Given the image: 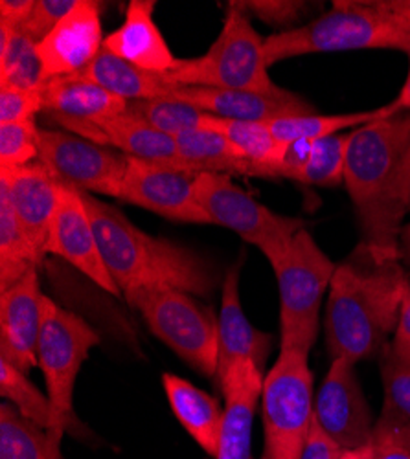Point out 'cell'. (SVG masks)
I'll return each mask as SVG.
<instances>
[{
    "label": "cell",
    "instance_id": "1",
    "mask_svg": "<svg viewBox=\"0 0 410 459\" xmlns=\"http://www.w3.org/2000/svg\"><path fill=\"white\" fill-rule=\"evenodd\" d=\"M408 294L405 264L374 254L361 241L337 264L329 285L324 327L331 359L357 364L381 353Z\"/></svg>",
    "mask_w": 410,
    "mask_h": 459
},
{
    "label": "cell",
    "instance_id": "2",
    "mask_svg": "<svg viewBox=\"0 0 410 459\" xmlns=\"http://www.w3.org/2000/svg\"><path fill=\"white\" fill-rule=\"evenodd\" d=\"M410 145V112L379 118L350 133L345 186L353 203L362 243L381 257H397L408 213L403 162Z\"/></svg>",
    "mask_w": 410,
    "mask_h": 459
},
{
    "label": "cell",
    "instance_id": "3",
    "mask_svg": "<svg viewBox=\"0 0 410 459\" xmlns=\"http://www.w3.org/2000/svg\"><path fill=\"white\" fill-rule=\"evenodd\" d=\"M82 194L103 263L122 296L140 289H179L206 298L215 290L219 273L210 259L184 245L142 232L118 208L85 191Z\"/></svg>",
    "mask_w": 410,
    "mask_h": 459
},
{
    "label": "cell",
    "instance_id": "4",
    "mask_svg": "<svg viewBox=\"0 0 410 459\" xmlns=\"http://www.w3.org/2000/svg\"><path fill=\"white\" fill-rule=\"evenodd\" d=\"M352 50H397L410 56V22L390 0L335 3L318 19L264 39L267 66L298 56Z\"/></svg>",
    "mask_w": 410,
    "mask_h": 459
},
{
    "label": "cell",
    "instance_id": "5",
    "mask_svg": "<svg viewBox=\"0 0 410 459\" xmlns=\"http://www.w3.org/2000/svg\"><path fill=\"white\" fill-rule=\"evenodd\" d=\"M262 254L273 266L280 292V350L310 353L318 338L320 305L337 264L306 228Z\"/></svg>",
    "mask_w": 410,
    "mask_h": 459
},
{
    "label": "cell",
    "instance_id": "6",
    "mask_svg": "<svg viewBox=\"0 0 410 459\" xmlns=\"http://www.w3.org/2000/svg\"><path fill=\"white\" fill-rule=\"evenodd\" d=\"M162 80L180 87H208L227 91L275 92L264 56V39L240 3H229L225 22L206 54L179 59Z\"/></svg>",
    "mask_w": 410,
    "mask_h": 459
},
{
    "label": "cell",
    "instance_id": "7",
    "mask_svg": "<svg viewBox=\"0 0 410 459\" xmlns=\"http://www.w3.org/2000/svg\"><path fill=\"white\" fill-rule=\"evenodd\" d=\"M124 298L179 359L201 375L217 378V316L208 305L179 289H140Z\"/></svg>",
    "mask_w": 410,
    "mask_h": 459
},
{
    "label": "cell",
    "instance_id": "8",
    "mask_svg": "<svg viewBox=\"0 0 410 459\" xmlns=\"http://www.w3.org/2000/svg\"><path fill=\"white\" fill-rule=\"evenodd\" d=\"M306 351L280 350L262 392L264 459H301L315 420L313 373Z\"/></svg>",
    "mask_w": 410,
    "mask_h": 459
},
{
    "label": "cell",
    "instance_id": "9",
    "mask_svg": "<svg viewBox=\"0 0 410 459\" xmlns=\"http://www.w3.org/2000/svg\"><path fill=\"white\" fill-rule=\"evenodd\" d=\"M96 346H100V334L82 316L45 296L37 366L45 375L54 413L50 434L59 443L74 419V388L78 375Z\"/></svg>",
    "mask_w": 410,
    "mask_h": 459
},
{
    "label": "cell",
    "instance_id": "10",
    "mask_svg": "<svg viewBox=\"0 0 410 459\" xmlns=\"http://www.w3.org/2000/svg\"><path fill=\"white\" fill-rule=\"evenodd\" d=\"M196 197L212 224L232 230L262 252L284 245L306 228L302 219L280 215L257 203L232 182L231 175L199 173L196 177Z\"/></svg>",
    "mask_w": 410,
    "mask_h": 459
},
{
    "label": "cell",
    "instance_id": "11",
    "mask_svg": "<svg viewBox=\"0 0 410 459\" xmlns=\"http://www.w3.org/2000/svg\"><path fill=\"white\" fill-rule=\"evenodd\" d=\"M39 162L59 184L96 197L120 199L129 157L66 131L39 127Z\"/></svg>",
    "mask_w": 410,
    "mask_h": 459
},
{
    "label": "cell",
    "instance_id": "12",
    "mask_svg": "<svg viewBox=\"0 0 410 459\" xmlns=\"http://www.w3.org/2000/svg\"><path fill=\"white\" fill-rule=\"evenodd\" d=\"M315 420L343 450L371 445L376 420L350 360H331L315 399Z\"/></svg>",
    "mask_w": 410,
    "mask_h": 459
},
{
    "label": "cell",
    "instance_id": "13",
    "mask_svg": "<svg viewBox=\"0 0 410 459\" xmlns=\"http://www.w3.org/2000/svg\"><path fill=\"white\" fill-rule=\"evenodd\" d=\"M196 177L184 169L129 159L118 201L135 204L168 221L212 224L197 203Z\"/></svg>",
    "mask_w": 410,
    "mask_h": 459
},
{
    "label": "cell",
    "instance_id": "14",
    "mask_svg": "<svg viewBox=\"0 0 410 459\" xmlns=\"http://www.w3.org/2000/svg\"><path fill=\"white\" fill-rule=\"evenodd\" d=\"M45 250L65 259L105 292L122 296L120 287L103 263L96 230L80 189L61 186V197L48 230Z\"/></svg>",
    "mask_w": 410,
    "mask_h": 459
},
{
    "label": "cell",
    "instance_id": "15",
    "mask_svg": "<svg viewBox=\"0 0 410 459\" xmlns=\"http://www.w3.org/2000/svg\"><path fill=\"white\" fill-rule=\"evenodd\" d=\"M103 41L100 4L78 0L74 10L37 43L45 82L83 72L101 52Z\"/></svg>",
    "mask_w": 410,
    "mask_h": 459
},
{
    "label": "cell",
    "instance_id": "16",
    "mask_svg": "<svg viewBox=\"0 0 410 459\" xmlns=\"http://www.w3.org/2000/svg\"><path fill=\"white\" fill-rule=\"evenodd\" d=\"M166 98L190 103L222 120L273 122L315 112V107L306 98L282 87L275 92H256L177 85Z\"/></svg>",
    "mask_w": 410,
    "mask_h": 459
},
{
    "label": "cell",
    "instance_id": "17",
    "mask_svg": "<svg viewBox=\"0 0 410 459\" xmlns=\"http://www.w3.org/2000/svg\"><path fill=\"white\" fill-rule=\"evenodd\" d=\"M45 294L39 273L0 290V359L24 373L37 366V342L43 324Z\"/></svg>",
    "mask_w": 410,
    "mask_h": 459
},
{
    "label": "cell",
    "instance_id": "18",
    "mask_svg": "<svg viewBox=\"0 0 410 459\" xmlns=\"http://www.w3.org/2000/svg\"><path fill=\"white\" fill-rule=\"evenodd\" d=\"M43 112L78 136L91 140L94 129L127 110V101L107 92L96 83L66 75L45 82L41 87Z\"/></svg>",
    "mask_w": 410,
    "mask_h": 459
},
{
    "label": "cell",
    "instance_id": "19",
    "mask_svg": "<svg viewBox=\"0 0 410 459\" xmlns=\"http://www.w3.org/2000/svg\"><path fill=\"white\" fill-rule=\"evenodd\" d=\"M264 378L266 373L252 360H238L219 380L225 395V417L215 459H252V427Z\"/></svg>",
    "mask_w": 410,
    "mask_h": 459
},
{
    "label": "cell",
    "instance_id": "20",
    "mask_svg": "<svg viewBox=\"0 0 410 459\" xmlns=\"http://www.w3.org/2000/svg\"><path fill=\"white\" fill-rule=\"evenodd\" d=\"M240 271L241 263L234 264L221 283V307L217 315V380H221L238 360H252L266 373V364L273 350V336L256 329L243 313Z\"/></svg>",
    "mask_w": 410,
    "mask_h": 459
},
{
    "label": "cell",
    "instance_id": "21",
    "mask_svg": "<svg viewBox=\"0 0 410 459\" xmlns=\"http://www.w3.org/2000/svg\"><path fill=\"white\" fill-rule=\"evenodd\" d=\"M61 186L39 160L19 169L0 171V187L8 191L22 228L43 255H47V238L59 204Z\"/></svg>",
    "mask_w": 410,
    "mask_h": 459
},
{
    "label": "cell",
    "instance_id": "22",
    "mask_svg": "<svg viewBox=\"0 0 410 459\" xmlns=\"http://www.w3.org/2000/svg\"><path fill=\"white\" fill-rule=\"evenodd\" d=\"M155 0H131L122 26L105 35L103 48L149 74L162 75L179 59L155 22Z\"/></svg>",
    "mask_w": 410,
    "mask_h": 459
},
{
    "label": "cell",
    "instance_id": "23",
    "mask_svg": "<svg viewBox=\"0 0 410 459\" xmlns=\"http://www.w3.org/2000/svg\"><path fill=\"white\" fill-rule=\"evenodd\" d=\"M91 142L117 149L129 159L188 171L180 160L175 138L131 117L127 110L120 117L100 124L94 129Z\"/></svg>",
    "mask_w": 410,
    "mask_h": 459
},
{
    "label": "cell",
    "instance_id": "24",
    "mask_svg": "<svg viewBox=\"0 0 410 459\" xmlns=\"http://www.w3.org/2000/svg\"><path fill=\"white\" fill-rule=\"evenodd\" d=\"M162 386L171 411L182 429L212 457L217 454L225 408L190 380L173 373L162 375Z\"/></svg>",
    "mask_w": 410,
    "mask_h": 459
},
{
    "label": "cell",
    "instance_id": "25",
    "mask_svg": "<svg viewBox=\"0 0 410 459\" xmlns=\"http://www.w3.org/2000/svg\"><path fill=\"white\" fill-rule=\"evenodd\" d=\"M381 378L385 397L371 446L410 452V368L403 366L388 346L381 351Z\"/></svg>",
    "mask_w": 410,
    "mask_h": 459
},
{
    "label": "cell",
    "instance_id": "26",
    "mask_svg": "<svg viewBox=\"0 0 410 459\" xmlns=\"http://www.w3.org/2000/svg\"><path fill=\"white\" fill-rule=\"evenodd\" d=\"M80 78L96 83L107 92L115 94L126 101L166 98L177 85L162 80L159 74H149L118 56L101 48L96 59L80 74Z\"/></svg>",
    "mask_w": 410,
    "mask_h": 459
},
{
    "label": "cell",
    "instance_id": "27",
    "mask_svg": "<svg viewBox=\"0 0 410 459\" xmlns=\"http://www.w3.org/2000/svg\"><path fill=\"white\" fill-rule=\"evenodd\" d=\"M179 155L184 168L199 173L222 175H249L254 177L252 168L238 155L229 138L217 129H197L175 136Z\"/></svg>",
    "mask_w": 410,
    "mask_h": 459
},
{
    "label": "cell",
    "instance_id": "28",
    "mask_svg": "<svg viewBox=\"0 0 410 459\" xmlns=\"http://www.w3.org/2000/svg\"><path fill=\"white\" fill-rule=\"evenodd\" d=\"M45 255L28 238L8 191L0 187V290H4L31 273H39Z\"/></svg>",
    "mask_w": 410,
    "mask_h": 459
},
{
    "label": "cell",
    "instance_id": "29",
    "mask_svg": "<svg viewBox=\"0 0 410 459\" xmlns=\"http://www.w3.org/2000/svg\"><path fill=\"white\" fill-rule=\"evenodd\" d=\"M0 459H63L61 443L24 417L13 404H0Z\"/></svg>",
    "mask_w": 410,
    "mask_h": 459
},
{
    "label": "cell",
    "instance_id": "30",
    "mask_svg": "<svg viewBox=\"0 0 410 459\" xmlns=\"http://www.w3.org/2000/svg\"><path fill=\"white\" fill-rule=\"evenodd\" d=\"M215 129L229 138L238 155L252 168L254 177L276 178L284 142L273 134L269 122L217 118Z\"/></svg>",
    "mask_w": 410,
    "mask_h": 459
},
{
    "label": "cell",
    "instance_id": "31",
    "mask_svg": "<svg viewBox=\"0 0 410 459\" xmlns=\"http://www.w3.org/2000/svg\"><path fill=\"white\" fill-rule=\"evenodd\" d=\"M43 85L37 43L24 31L0 24V89L39 91Z\"/></svg>",
    "mask_w": 410,
    "mask_h": 459
},
{
    "label": "cell",
    "instance_id": "32",
    "mask_svg": "<svg viewBox=\"0 0 410 459\" xmlns=\"http://www.w3.org/2000/svg\"><path fill=\"white\" fill-rule=\"evenodd\" d=\"M387 118L383 107L374 110H359V112H339V114H301V117H287L269 122L273 134L280 142L294 140H310L317 142L333 134H341L346 129H359L366 124Z\"/></svg>",
    "mask_w": 410,
    "mask_h": 459
},
{
    "label": "cell",
    "instance_id": "33",
    "mask_svg": "<svg viewBox=\"0 0 410 459\" xmlns=\"http://www.w3.org/2000/svg\"><path fill=\"white\" fill-rule=\"evenodd\" d=\"M127 112L131 117L173 138L188 131L215 129L217 122V117H212V114L190 103L171 98L127 101Z\"/></svg>",
    "mask_w": 410,
    "mask_h": 459
},
{
    "label": "cell",
    "instance_id": "34",
    "mask_svg": "<svg viewBox=\"0 0 410 459\" xmlns=\"http://www.w3.org/2000/svg\"><path fill=\"white\" fill-rule=\"evenodd\" d=\"M0 394L24 417L48 432L52 430L54 413L48 395L41 394V390L28 378V373L4 359H0Z\"/></svg>",
    "mask_w": 410,
    "mask_h": 459
},
{
    "label": "cell",
    "instance_id": "35",
    "mask_svg": "<svg viewBox=\"0 0 410 459\" xmlns=\"http://www.w3.org/2000/svg\"><path fill=\"white\" fill-rule=\"evenodd\" d=\"M350 134H333L313 142L311 160L302 177V184L335 187L345 184L346 157H348Z\"/></svg>",
    "mask_w": 410,
    "mask_h": 459
},
{
    "label": "cell",
    "instance_id": "36",
    "mask_svg": "<svg viewBox=\"0 0 410 459\" xmlns=\"http://www.w3.org/2000/svg\"><path fill=\"white\" fill-rule=\"evenodd\" d=\"M39 160V126L35 120L0 126V171Z\"/></svg>",
    "mask_w": 410,
    "mask_h": 459
},
{
    "label": "cell",
    "instance_id": "37",
    "mask_svg": "<svg viewBox=\"0 0 410 459\" xmlns=\"http://www.w3.org/2000/svg\"><path fill=\"white\" fill-rule=\"evenodd\" d=\"M240 4L250 19L256 17L266 24L285 28L282 31L292 30L310 12V4L301 0H247Z\"/></svg>",
    "mask_w": 410,
    "mask_h": 459
},
{
    "label": "cell",
    "instance_id": "38",
    "mask_svg": "<svg viewBox=\"0 0 410 459\" xmlns=\"http://www.w3.org/2000/svg\"><path fill=\"white\" fill-rule=\"evenodd\" d=\"M76 4L78 0H35V6L21 31L35 43H41Z\"/></svg>",
    "mask_w": 410,
    "mask_h": 459
},
{
    "label": "cell",
    "instance_id": "39",
    "mask_svg": "<svg viewBox=\"0 0 410 459\" xmlns=\"http://www.w3.org/2000/svg\"><path fill=\"white\" fill-rule=\"evenodd\" d=\"M39 112H43L41 89H0V126L35 120Z\"/></svg>",
    "mask_w": 410,
    "mask_h": 459
},
{
    "label": "cell",
    "instance_id": "40",
    "mask_svg": "<svg viewBox=\"0 0 410 459\" xmlns=\"http://www.w3.org/2000/svg\"><path fill=\"white\" fill-rule=\"evenodd\" d=\"M313 142L310 140H294L285 142L282 157L276 168V178H289L294 182H302V177L311 160Z\"/></svg>",
    "mask_w": 410,
    "mask_h": 459
},
{
    "label": "cell",
    "instance_id": "41",
    "mask_svg": "<svg viewBox=\"0 0 410 459\" xmlns=\"http://www.w3.org/2000/svg\"><path fill=\"white\" fill-rule=\"evenodd\" d=\"M343 452L345 450L318 427L317 420H313L301 459H341Z\"/></svg>",
    "mask_w": 410,
    "mask_h": 459
},
{
    "label": "cell",
    "instance_id": "42",
    "mask_svg": "<svg viewBox=\"0 0 410 459\" xmlns=\"http://www.w3.org/2000/svg\"><path fill=\"white\" fill-rule=\"evenodd\" d=\"M392 355L406 368H410V294L403 301V307L397 318L394 338L388 343Z\"/></svg>",
    "mask_w": 410,
    "mask_h": 459
},
{
    "label": "cell",
    "instance_id": "43",
    "mask_svg": "<svg viewBox=\"0 0 410 459\" xmlns=\"http://www.w3.org/2000/svg\"><path fill=\"white\" fill-rule=\"evenodd\" d=\"M35 0H3L0 3V24L21 30L28 21Z\"/></svg>",
    "mask_w": 410,
    "mask_h": 459
},
{
    "label": "cell",
    "instance_id": "44",
    "mask_svg": "<svg viewBox=\"0 0 410 459\" xmlns=\"http://www.w3.org/2000/svg\"><path fill=\"white\" fill-rule=\"evenodd\" d=\"M383 112H385V117H394V114L410 112V56H408V74H406V80L403 83V89L399 91V94L394 101H390L388 105L383 107Z\"/></svg>",
    "mask_w": 410,
    "mask_h": 459
},
{
    "label": "cell",
    "instance_id": "45",
    "mask_svg": "<svg viewBox=\"0 0 410 459\" xmlns=\"http://www.w3.org/2000/svg\"><path fill=\"white\" fill-rule=\"evenodd\" d=\"M397 255H399V261H401L405 266H410V222L403 224L401 232H399Z\"/></svg>",
    "mask_w": 410,
    "mask_h": 459
},
{
    "label": "cell",
    "instance_id": "46",
    "mask_svg": "<svg viewBox=\"0 0 410 459\" xmlns=\"http://www.w3.org/2000/svg\"><path fill=\"white\" fill-rule=\"evenodd\" d=\"M374 448L371 452V459H410V452L399 450V448Z\"/></svg>",
    "mask_w": 410,
    "mask_h": 459
},
{
    "label": "cell",
    "instance_id": "47",
    "mask_svg": "<svg viewBox=\"0 0 410 459\" xmlns=\"http://www.w3.org/2000/svg\"><path fill=\"white\" fill-rule=\"evenodd\" d=\"M403 191H405V203L406 208L410 212V145L405 155V162H403Z\"/></svg>",
    "mask_w": 410,
    "mask_h": 459
},
{
    "label": "cell",
    "instance_id": "48",
    "mask_svg": "<svg viewBox=\"0 0 410 459\" xmlns=\"http://www.w3.org/2000/svg\"><path fill=\"white\" fill-rule=\"evenodd\" d=\"M371 452H374L371 445L364 446V448H357V450H345L341 459H371Z\"/></svg>",
    "mask_w": 410,
    "mask_h": 459
},
{
    "label": "cell",
    "instance_id": "49",
    "mask_svg": "<svg viewBox=\"0 0 410 459\" xmlns=\"http://www.w3.org/2000/svg\"><path fill=\"white\" fill-rule=\"evenodd\" d=\"M390 6L410 22V0H390Z\"/></svg>",
    "mask_w": 410,
    "mask_h": 459
}]
</instances>
